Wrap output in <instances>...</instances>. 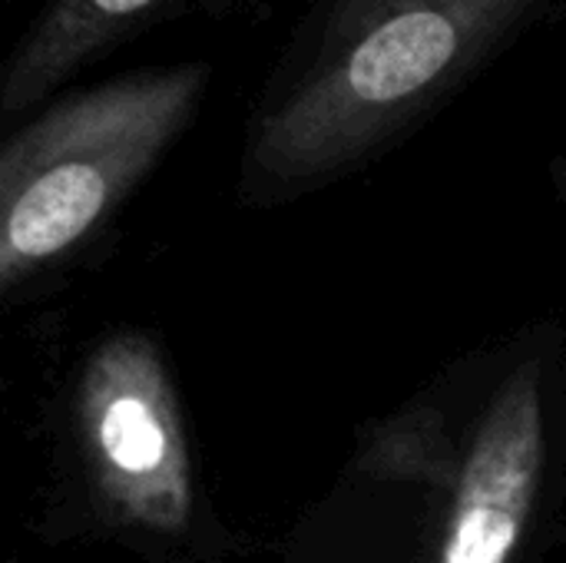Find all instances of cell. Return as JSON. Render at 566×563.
I'll return each mask as SVG.
<instances>
[{
    "label": "cell",
    "mask_w": 566,
    "mask_h": 563,
    "mask_svg": "<svg viewBox=\"0 0 566 563\" xmlns=\"http://www.w3.org/2000/svg\"><path fill=\"white\" fill-rule=\"evenodd\" d=\"M166 0H53L7 63L0 106L7 116L33 106L80 66L113 50Z\"/></svg>",
    "instance_id": "5b68a950"
},
{
    "label": "cell",
    "mask_w": 566,
    "mask_h": 563,
    "mask_svg": "<svg viewBox=\"0 0 566 563\" xmlns=\"http://www.w3.org/2000/svg\"><path fill=\"white\" fill-rule=\"evenodd\" d=\"M544 365L527 358L491 395L464 451L434 563H514L544 484Z\"/></svg>",
    "instance_id": "277c9868"
},
{
    "label": "cell",
    "mask_w": 566,
    "mask_h": 563,
    "mask_svg": "<svg viewBox=\"0 0 566 563\" xmlns=\"http://www.w3.org/2000/svg\"><path fill=\"white\" fill-rule=\"evenodd\" d=\"M209 63L153 66L63 96L0 149V295L83 249L189 129Z\"/></svg>",
    "instance_id": "7a4b0ae2"
},
{
    "label": "cell",
    "mask_w": 566,
    "mask_h": 563,
    "mask_svg": "<svg viewBox=\"0 0 566 563\" xmlns=\"http://www.w3.org/2000/svg\"><path fill=\"white\" fill-rule=\"evenodd\" d=\"M76 438L99 504L126 528L179 534L192 518V455L163 348L116 332L83 362Z\"/></svg>",
    "instance_id": "3957f363"
},
{
    "label": "cell",
    "mask_w": 566,
    "mask_h": 563,
    "mask_svg": "<svg viewBox=\"0 0 566 563\" xmlns=\"http://www.w3.org/2000/svg\"><path fill=\"white\" fill-rule=\"evenodd\" d=\"M461 461L444 415L431 405H411L365 428L355 468L365 478L405 481L451 498Z\"/></svg>",
    "instance_id": "8992f818"
},
{
    "label": "cell",
    "mask_w": 566,
    "mask_h": 563,
    "mask_svg": "<svg viewBox=\"0 0 566 563\" xmlns=\"http://www.w3.org/2000/svg\"><path fill=\"white\" fill-rule=\"evenodd\" d=\"M554 176H557V186H560V196L566 199V156L554 166Z\"/></svg>",
    "instance_id": "ba28073f"
},
{
    "label": "cell",
    "mask_w": 566,
    "mask_h": 563,
    "mask_svg": "<svg viewBox=\"0 0 566 563\" xmlns=\"http://www.w3.org/2000/svg\"><path fill=\"white\" fill-rule=\"evenodd\" d=\"M411 3L415 0H335L332 17H328V53L352 46L371 27H378L381 20H388L391 13H398Z\"/></svg>",
    "instance_id": "52a82bcc"
},
{
    "label": "cell",
    "mask_w": 566,
    "mask_h": 563,
    "mask_svg": "<svg viewBox=\"0 0 566 563\" xmlns=\"http://www.w3.org/2000/svg\"><path fill=\"white\" fill-rule=\"evenodd\" d=\"M547 0H415L328 53L249 136L255 199L308 192L451 100Z\"/></svg>",
    "instance_id": "6da1fadb"
}]
</instances>
